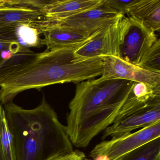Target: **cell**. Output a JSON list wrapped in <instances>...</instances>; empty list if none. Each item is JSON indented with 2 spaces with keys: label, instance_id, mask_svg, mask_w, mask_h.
I'll list each match as a JSON object with an SVG mask.
<instances>
[{
  "label": "cell",
  "instance_id": "17",
  "mask_svg": "<svg viewBox=\"0 0 160 160\" xmlns=\"http://www.w3.org/2000/svg\"><path fill=\"white\" fill-rule=\"evenodd\" d=\"M141 68L160 73V40L158 38L150 49Z\"/></svg>",
  "mask_w": 160,
  "mask_h": 160
},
{
  "label": "cell",
  "instance_id": "6",
  "mask_svg": "<svg viewBox=\"0 0 160 160\" xmlns=\"http://www.w3.org/2000/svg\"><path fill=\"white\" fill-rule=\"evenodd\" d=\"M157 39L155 32L142 21L131 17H126L119 58L140 67Z\"/></svg>",
  "mask_w": 160,
  "mask_h": 160
},
{
  "label": "cell",
  "instance_id": "1",
  "mask_svg": "<svg viewBox=\"0 0 160 160\" xmlns=\"http://www.w3.org/2000/svg\"><path fill=\"white\" fill-rule=\"evenodd\" d=\"M83 44L46 50L0 71L1 103L4 105L12 102L18 94L28 90L70 82L77 84L101 76L103 58L74 61L75 50Z\"/></svg>",
  "mask_w": 160,
  "mask_h": 160
},
{
  "label": "cell",
  "instance_id": "3",
  "mask_svg": "<svg viewBox=\"0 0 160 160\" xmlns=\"http://www.w3.org/2000/svg\"><path fill=\"white\" fill-rule=\"evenodd\" d=\"M3 106L16 160H52L74 151L65 126L44 96L32 109H25L12 102Z\"/></svg>",
  "mask_w": 160,
  "mask_h": 160
},
{
  "label": "cell",
  "instance_id": "9",
  "mask_svg": "<svg viewBox=\"0 0 160 160\" xmlns=\"http://www.w3.org/2000/svg\"><path fill=\"white\" fill-rule=\"evenodd\" d=\"M121 15H123L108 7L103 2L99 7L84 11L54 23L74 29L89 37L114 22Z\"/></svg>",
  "mask_w": 160,
  "mask_h": 160
},
{
  "label": "cell",
  "instance_id": "14",
  "mask_svg": "<svg viewBox=\"0 0 160 160\" xmlns=\"http://www.w3.org/2000/svg\"><path fill=\"white\" fill-rule=\"evenodd\" d=\"M127 15L142 21L152 31H160V0H135Z\"/></svg>",
  "mask_w": 160,
  "mask_h": 160
},
{
  "label": "cell",
  "instance_id": "20",
  "mask_svg": "<svg viewBox=\"0 0 160 160\" xmlns=\"http://www.w3.org/2000/svg\"><path fill=\"white\" fill-rule=\"evenodd\" d=\"M89 160V159H86H86H85V160Z\"/></svg>",
  "mask_w": 160,
  "mask_h": 160
},
{
  "label": "cell",
  "instance_id": "2",
  "mask_svg": "<svg viewBox=\"0 0 160 160\" xmlns=\"http://www.w3.org/2000/svg\"><path fill=\"white\" fill-rule=\"evenodd\" d=\"M135 82L122 79H92L77 83L69 104L66 132L77 148L91 140L115 121Z\"/></svg>",
  "mask_w": 160,
  "mask_h": 160
},
{
  "label": "cell",
  "instance_id": "13",
  "mask_svg": "<svg viewBox=\"0 0 160 160\" xmlns=\"http://www.w3.org/2000/svg\"><path fill=\"white\" fill-rule=\"evenodd\" d=\"M26 25L0 28V68L27 47Z\"/></svg>",
  "mask_w": 160,
  "mask_h": 160
},
{
  "label": "cell",
  "instance_id": "8",
  "mask_svg": "<svg viewBox=\"0 0 160 160\" xmlns=\"http://www.w3.org/2000/svg\"><path fill=\"white\" fill-rule=\"evenodd\" d=\"M100 81L122 79L160 87V73L126 62L114 57L103 58V70Z\"/></svg>",
  "mask_w": 160,
  "mask_h": 160
},
{
  "label": "cell",
  "instance_id": "15",
  "mask_svg": "<svg viewBox=\"0 0 160 160\" xmlns=\"http://www.w3.org/2000/svg\"><path fill=\"white\" fill-rule=\"evenodd\" d=\"M0 160H16L12 135L10 131L4 106L0 102Z\"/></svg>",
  "mask_w": 160,
  "mask_h": 160
},
{
  "label": "cell",
  "instance_id": "4",
  "mask_svg": "<svg viewBox=\"0 0 160 160\" xmlns=\"http://www.w3.org/2000/svg\"><path fill=\"white\" fill-rule=\"evenodd\" d=\"M126 20V17L121 15L97 32L92 38L75 50L74 61L95 58H119Z\"/></svg>",
  "mask_w": 160,
  "mask_h": 160
},
{
  "label": "cell",
  "instance_id": "12",
  "mask_svg": "<svg viewBox=\"0 0 160 160\" xmlns=\"http://www.w3.org/2000/svg\"><path fill=\"white\" fill-rule=\"evenodd\" d=\"M103 2L104 0H52L47 1L43 11L45 17L54 22L99 7Z\"/></svg>",
  "mask_w": 160,
  "mask_h": 160
},
{
  "label": "cell",
  "instance_id": "16",
  "mask_svg": "<svg viewBox=\"0 0 160 160\" xmlns=\"http://www.w3.org/2000/svg\"><path fill=\"white\" fill-rule=\"evenodd\" d=\"M116 160H160V137L143 144Z\"/></svg>",
  "mask_w": 160,
  "mask_h": 160
},
{
  "label": "cell",
  "instance_id": "11",
  "mask_svg": "<svg viewBox=\"0 0 160 160\" xmlns=\"http://www.w3.org/2000/svg\"><path fill=\"white\" fill-rule=\"evenodd\" d=\"M95 33L88 37L74 29L51 22L42 30L44 38L42 45L46 46V50L77 46L88 42Z\"/></svg>",
  "mask_w": 160,
  "mask_h": 160
},
{
  "label": "cell",
  "instance_id": "10",
  "mask_svg": "<svg viewBox=\"0 0 160 160\" xmlns=\"http://www.w3.org/2000/svg\"><path fill=\"white\" fill-rule=\"evenodd\" d=\"M160 121V99L116 120L103 131L102 139L118 137Z\"/></svg>",
  "mask_w": 160,
  "mask_h": 160
},
{
  "label": "cell",
  "instance_id": "21",
  "mask_svg": "<svg viewBox=\"0 0 160 160\" xmlns=\"http://www.w3.org/2000/svg\"><path fill=\"white\" fill-rule=\"evenodd\" d=\"M84 160H85V159H84Z\"/></svg>",
  "mask_w": 160,
  "mask_h": 160
},
{
  "label": "cell",
  "instance_id": "19",
  "mask_svg": "<svg viewBox=\"0 0 160 160\" xmlns=\"http://www.w3.org/2000/svg\"><path fill=\"white\" fill-rule=\"evenodd\" d=\"M85 159H86V156L82 152L78 150H75L70 154L58 157L52 160H84Z\"/></svg>",
  "mask_w": 160,
  "mask_h": 160
},
{
  "label": "cell",
  "instance_id": "5",
  "mask_svg": "<svg viewBox=\"0 0 160 160\" xmlns=\"http://www.w3.org/2000/svg\"><path fill=\"white\" fill-rule=\"evenodd\" d=\"M160 137V121L130 132L103 141L90 152L91 160H116L151 140Z\"/></svg>",
  "mask_w": 160,
  "mask_h": 160
},
{
  "label": "cell",
  "instance_id": "18",
  "mask_svg": "<svg viewBox=\"0 0 160 160\" xmlns=\"http://www.w3.org/2000/svg\"><path fill=\"white\" fill-rule=\"evenodd\" d=\"M135 0H104V4L123 15L127 14L129 7Z\"/></svg>",
  "mask_w": 160,
  "mask_h": 160
},
{
  "label": "cell",
  "instance_id": "7",
  "mask_svg": "<svg viewBox=\"0 0 160 160\" xmlns=\"http://www.w3.org/2000/svg\"><path fill=\"white\" fill-rule=\"evenodd\" d=\"M46 1L7 0L0 5V28L30 24L41 29L50 22L45 16Z\"/></svg>",
  "mask_w": 160,
  "mask_h": 160
}]
</instances>
